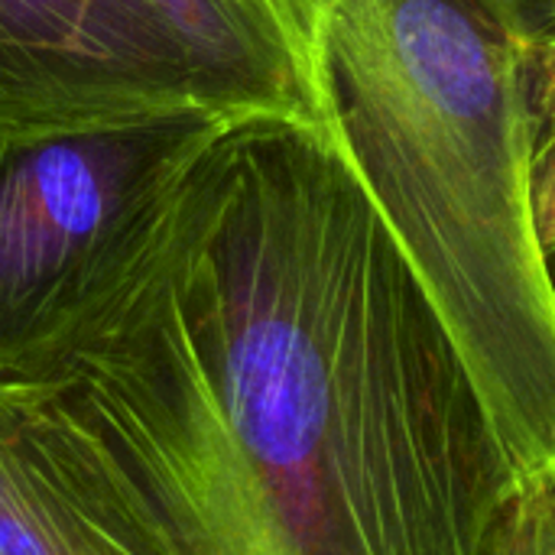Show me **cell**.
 Returning a JSON list of instances; mask_svg holds the SVG:
<instances>
[{
    "mask_svg": "<svg viewBox=\"0 0 555 555\" xmlns=\"http://www.w3.org/2000/svg\"><path fill=\"white\" fill-rule=\"evenodd\" d=\"M234 117L185 107L65 130L0 127V380L59 354L120 289Z\"/></svg>",
    "mask_w": 555,
    "mask_h": 555,
    "instance_id": "3957f363",
    "label": "cell"
},
{
    "mask_svg": "<svg viewBox=\"0 0 555 555\" xmlns=\"http://www.w3.org/2000/svg\"><path fill=\"white\" fill-rule=\"evenodd\" d=\"M0 403L101 555H481L524 478L387 218L289 114L234 117Z\"/></svg>",
    "mask_w": 555,
    "mask_h": 555,
    "instance_id": "6da1fadb",
    "label": "cell"
},
{
    "mask_svg": "<svg viewBox=\"0 0 555 555\" xmlns=\"http://www.w3.org/2000/svg\"><path fill=\"white\" fill-rule=\"evenodd\" d=\"M546 270H550V280H553V289H555V241L546 244Z\"/></svg>",
    "mask_w": 555,
    "mask_h": 555,
    "instance_id": "9c48e42d",
    "label": "cell"
},
{
    "mask_svg": "<svg viewBox=\"0 0 555 555\" xmlns=\"http://www.w3.org/2000/svg\"><path fill=\"white\" fill-rule=\"evenodd\" d=\"M546 3V13H550V29H555V0H543Z\"/></svg>",
    "mask_w": 555,
    "mask_h": 555,
    "instance_id": "30bf717a",
    "label": "cell"
},
{
    "mask_svg": "<svg viewBox=\"0 0 555 555\" xmlns=\"http://www.w3.org/2000/svg\"><path fill=\"white\" fill-rule=\"evenodd\" d=\"M481 555H555V465L514 485Z\"/></svg>",
    "mask_w": 555,
    "mask_h": 555,
    "instance_id": "ba28073f",
    "label": "cell"
},
{
    "mask_svg": "<svg viewBox=\"0 0 555 555\" xmlns=\"http://www.w3.org/2000/svg\"><path fill=\"white\" fill-rule=\"evenodd\" d=\"M185 107L247 114L150 0H0V127L65 130Z\"/></svg>",
    "mask_w": 555,
    "mask_h": 555,
    "instance_id": "277c9868",
    "label": "cell"
},
{
    "mask_svg": "<svg viewBox=\"0 0 555 555\" xmlns=\"http://www.w3.org/2000/svg\"><path fill=\"white\" fill-rule=\"evenodd\" d=\"M322 127L439 306L520 475L555 465V289L530 192L543 0H306Z\"/></svg>",
    "mask_w": 555,
    "mask_h": 555,
    "instance_id": "7a4b0ae2",
    "label": "cell"
},
{
    "mask_svg": "<svg viewBox=\"0 0 555 555\" xmlns=\"http://www.w3.org/2000/svg\"><path fill=\"white\" fill-rule=\"evenodd\" d=\"M247 114L319 117L306 0H150Z\"/></svg>",
    "mask_w": 555,
    "mask_h": 555,
    "instance_id": "5b68a950",
    "label": "cell"
},
{
    "mask_svg": "<svg viewBox=\"0 0 555 555\" xmlns=\"http://www.w3.org/2000/svg\"><path fill=\"white\" fill-rule=\"evenodd\" d=\"M530 192L546 250L555 241V29L530 49Z\"/></svg>",
    "mask_w": 555,
    "mask_h": 555,
    "instance_id": "52a82bcc",
    "label": "cell"
},
{
    "mask_svg": "<svg viewBox=\"0 0 555 555\" xmlns=\"http://www.w3.org/2000/svg\"><path fill=\"white\" fill-rule=\"evenodd\" d=\"M0 555H101L23 449L0 403Z\"/></svg>",
    "mask_w": 555,
    "mask_h": 555,
    "instance_id": "8992f818",
    "label": "cell"
}]
</instances>
